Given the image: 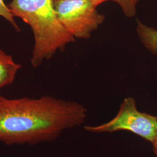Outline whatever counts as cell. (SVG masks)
<instances>
[{"instance_id":"30bf717a","label":"cell","mask_w":157,"mask_h":157,"mask_svg":"<svg viewBox=\"0 0 157 157\" xmlns=\"http://www.w3.org/2000/svg\"><path fill=\"white\" fill-rule=\"evenodd\" d=\"M89 1H91L93 4H94L95 6H97L100 5L101 4H102V3H104L106 1H111V0H89Z\"/></svg>"},{"instance_id":"52a82bcc","label":"cell","mask_w":157,"mask_h":157,"mask_svg":"<svg viewBox=\"0 0 157 157\" xmlns=\"http://www.w3.org/2000/svg\"><path fill=\"white\" fill-rule=\"evenodd\" d=\"M115 2L121 7L124 15L128 17H135L137 12V5L139 0H111Z\"/></svg>"},{"instance_id":"5b68a950","label":"cell","mask_w":157,"mask_h":157,"mask_svg":"<svg viewBox=\"0 0 157 157\" xmlns=\"http://www.w3.org/2000/svg\"><path fill=\"white\" fill-rule=\"evenodd\" d=\"M22 66L0 48V89L12 84Z\"/></svg>"},{"instance_id":"3957f363","label":"cell","mask_w":157,"mask_h":157,"mask_svg":"<svg viewBox=\"0 0 157 157\" xmlns=\"http://www.w3.org/2000/svg\"><path fill=\"white\" fill-rule=\"evenodd\" d=\"M84 130L94 134L128 131L152 143L157 130V116L140 111L133 97L125 98L117 114L108 122L98 125H86Z\"/></svg>"},{"instance_id":"8fae6325","label":"cell","mask_w":157,"mask_h":157,"mask_svg":"<svg viewBox=\"0 0 157 157\" xmlns=\"http://www.w3.org/2000/svg\"><path fill=\"white\" fill-rule=\"evenodd\" d=\"M4 98V97H3L2 95H1V94H0V100H1L2 99H3Z\"/></svg>"},{"instance_id":"7a4b0ae2","label":"cell","mask_w":157,"mask_h":157,"mask_svg":"<svg viewBox=\"0 0 157 157\" xmlns=\"http://www.w3.org/2000/svg\"><path fill=\"white\" fill-rule=\"evenodd\" d=\"M54 1L12 0L8 6L13 16L21 19L32 30L34 44L30 63L35 68L76 40L60 22Z\"/></svg>"},{"instance_id":"8992f818","label":"cell","mask_w":157,"mask_h":157,"mask_svg":"<svg viewBox=\"0 0 157 157\" xmlns=\"http://www.w3.org/2000/svg\"><path fill=\"white\" fill-rule=\"evenodd\" d=\"M136 30L141 44L147 50L157 56V29L137 20Z\"/></svg>"},{"instance_id":"6da1fadb","label":"cell","mask_w":157,"mask_h":157,"mask_svg":"<svg viewBox=\"0 0 157 157\" xmlns=\"http://www.w3.org/2000/svg\"><path fill=\"white\" fill-rule=\"evenodd\" d=\"M87 111L78 102L51 95L0 100V142L8 146L51 143L80 126Z\"/></svg>"},{"instance_id":"277c9868","label":"cell","mask_w":157,"mask_h":157,"mask_svg":"<svg viewBox=\"0 0 157 157\" xmlns=\"http://www.w3.org/2000/svg\"><path fill=\"white\" fill-rule=\"evenodd\" d=\"M54 6L60 22L75 39H90L105 20L89 0H55Z\"/></svg>"},{"instance_id":"ba28073f","label":"cell","mask_w":157,"mask_h":157,"mask_svg":"<svg viewBox=\"0 0 157 157\" xmlns=\"http://www.w3.org/2000/svg\"><path fill=\"white\" fill-rule=\"evenodd\" d=\"M0 17L4 18L10 23L17 32H19L21 31L19 25L15 22V17L8 6L6 5L4 0H0Z\"/></svg>"},{"instance_id":"9c48e42d","label":"cell","mask_w":157,"mask_h":157,"mask_svg":"<svg viewBox=\"0 0 157 157\" xmlns=\"http://www.w3.org/2000/svg\"><path fill=\"white\" fill-rule=\"evenodd\" d=\"M152 146V150L153 152L155 154V157H157V130L156 132V134L155 135L154 140L151 143Z\"/></svg>"}]
</instances>
